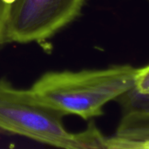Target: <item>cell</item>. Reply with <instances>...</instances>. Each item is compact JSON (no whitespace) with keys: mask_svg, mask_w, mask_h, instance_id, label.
<instances>
[{"mask_svg":"<svg viewBox=\"0 0 149 149\" xmlns=\"http://www.w3.org/2000/svg\"><path fill=\"white\" fill-rule=\"evenodd\" d=\"M137 69L118 65L100 70L50 72L19 93L31 101L88 120L103 114L108 102L134 87Z\"/></svg>","mask_w":149,"mask_h":149,"instance_id":"obj_1","label":"cell"},{"mask_svg":"<svg viewBox=\"0 0 149 149\" xmlns=\"http://www.w3.org/2000/svg\"><path fill=\"white\" fill-rule=\"evenodd\" d=\"M64 116L58 110L27 100L7 83H0L1 130L58 148H107V139L93 124L72 134L64 127Z\"/></svg>","mask_w":149,"mask_h":149,"instance_id":"obj_2","label":"cell"},{"mask_svg":"<svg viewBox=\"0 0 149 149\" xmlns=\"http://www.w3.org/2000/svg\"><path fill=\"white\" fill-rule=\"evenodd\" d=\"M85 0H10L3 43H41L81 12Z\"/></svg>","mask_w":149,"mask_h":149,"instance_id":"obj_3","label":"cell"},{"mask_svg":"<svg viewBox=\"0 0 149 149\" xmlns=\"http://www.w3.org/2000/svg\"><path fill=\"white\" fill-rule=\"evenodd\" d=\"M134 89L140 94L149 96V65L137 69Z\"/></svg>","mask_w":149,"mask_h":149,"instance_id":"obj_4","label":"cell"},{"mask_svg":"<svg viewBox=\"0 0 149 149\" xmlns=\"http://www.w3.org/2000/svg\"><path fill=\"white\" fill-rule=\"evenodd\" d=\"M10 0H0V45H3V33Z\"/></svg>","mask_w":149,"mask_h":149,"instance_id":"obj_5","label":"cell"},{"mask_svg":"<svg viewBox=\"0 0 149 149\" xmlns=\"http://www.w3.org/2000/svg\"><path fill=\"white\" fill-rule=\"evenodd\" d=\"M148 1H149V0H148Z\"/></svg>","mask_w":149,"mask_h":149,"instance_id":"obj_6","label":"cell"}]
</instances>
